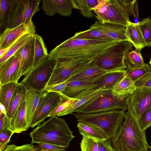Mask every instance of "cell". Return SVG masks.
Masks as SVG:
<instances>
[{
    "label": "cell",
    "instance_id": "cell-1",
    "mask_svg": "<svg viewBox=\"0 0 151 151\" xmlns=\"http://www.w3.org/2000/svg\"><path fill=\"white\" fill-rule=\"evenodd\" d=\"M110 141L115 151H147L145 131L129 111L116 135Z\"/></svg>",
    "mask_w": 151,
    "mask_h": 151
},
{
    "label": "cell",
    "instance_id": "cell-2",
    "mask_svg": "<svg viewBox=\"0 0 151 151\" xmlns=\"http://www.w3.org/2000/svg\"><path fill=\"white\" fill-rule=\"evenodd\" d=\"M29 134L32 144H49L67 148L75 137L65 120L56 115L38 126Z\"/></svg>",
    "mask_w": 151,
    "mask_h": 151
},
{
    "label": "cell",
    "instance_id": "cell-3",
    "mask_svg": "<svg viewBox=\"0 0 151 151\" xmlns=\"http://www.w3.org/2000/svg\"><path fill=\"white\" fill-rule=\"evenodd\" d=\"M73 114L78 122L96 127L104 132L108 139L116 135L126 117V113L122 110L92 114L76 112Z\"/></svg>",
    "mask_w": 151,
    "mask_h": 151
},
{
    "label": "cell",
    "instance_id": "cell-4",
    "mask_svg": "<svg viewBox=\"0 0 151 151\" xmlns=\"http://www.w3.org/2000/svg\"><path fill=\"white\" fill-rule=\"evenodd\" d=\"M112 89L104 90L98 96L79 108L76 112L92 114L118 110L125 111L127 110L131 93L115 95L113 94Z\"/></svg>",
    "mask_w": 151,
    "mask_h": 151
},
{
    "label": "cell",
    "instance_id": "cell-5",
    "mask_svg": "<svg viewBox=\"0 0 151 151\" xmlns=\"http://www.w3.org/2000/svg\"><path fill=\"white\" fill-rule=\"evenodd\" d=\"M56 62L55 59L48 57L26 73L20 83L25 89L43 92L53 73Z\"/></svg>",
    "mask_w": 151,
    "mask_h": 151
},
{
    "label": "cell",
    "instance_id": "cell-6",
    "mask_svg": "<svg viewBox=\"0 0 151 151\" xmlns=\"http://www.w3.org/2000/svg\"><path fill=\"white\" fill-rule=\"evenodd\" d=\"M133 46L128 41L118 42L94 60V63L100 68L109 72L125 70V58Z\"/></svg>",
    "mask_w": 151,
    "mask_h": 151
},
{
    "label": "cell",
    "instance_id": "cell-7",
    "mask_svg": "<svg viewBox=\"0 0 151 151\" xmlns=\"http://www.w3.org/2000/svg\"><path fill=\"white\" fill-rule=\"evenodd\" d=\"M91 10L98 21L118 24L126 27L131 22L129 15L119 0H98Z\"/></svg>",
    "mask_w": 151,
    "mask_h": 151
},
{
    "label": "cell",
    "instance_id": "cell-8",
    "mask_svg": "<svg viewBox=\"0 0 151 151\" xmlns=\"http://www.w3.org/2000/svg\"><path fill=\"white\" fill-rule=\"evenodd\" d=\"M118 42L111 40L88 48L56 52L50 51L48 57L53 59L64 58L73 61L95 60Z\"/></svg>",
    "mask_w": 151,
    "mask_h": 151
},
{
    "label": "cell",
    "instance_id": "cell-9",
    "mask_svg": "<svg viewBox=\"0 0 151 151\" xmlns=\"http://www.w3.org/2000/svg\"><path fill=\"white\" fill-rule=\"evenodd\" d=\"M41 1V0H16L7 28H12L21 24L33 22L32 17L40 10L39 5Z\"/></svg>",
    "mask_w": 151,
    "mask_h": 151
},
{
    "label": "cell",
    "instance_id": "cell-10",
    "mask_svg": "<svg viewBox=\"0 0 151 151\" xmlns=\"http://www.w3.org/2000/svg\"><path fill=\"white\" fill-rule=\"evenodd\" d=\"M54 59L56 60V64L47 86L67 81L91 61L89 60L73 61L64 58Z\"/></svg>",
    "mask_w": 151,
    "mask_h": 151
},
{
    "label": "cell",
    "instance_id": "cell-11",
    "mask_svg": "<svg viewBox=\"0 0 151 151\" xmlns=\"http://www.w3.org/2000/svg\"><path fill=\"white\" fill-rule=\"evenodd\" d=\"M62 94L45 91L43 93L29 127L33 128L41 124L58 105Z\"/></svg>",
    "mask_w": 151,
    "mask_h": 151
},
{
    "label": "cell",
    "instance_id": "cell-12",
    "mask_svg": "<svg viewBox=\"0 0 151 151\" xmlns=\"http://www.w3.org/2000/svg\"><path fill=\"white\" fill-rule=\"evenodd\" d=\"M151 107V88H136L130 94L127 110L137 120Z\"/></svg>",
    "mask_w": 151,
    "mask_h": 151
},
{
    "label": "cell",
    "instance_id": "cell-13",
    "mask_svg": "<svg viewBox=\"0 0 151 151\" xmlns=\"http://www.w3.org/2000/svg\"><path fill=\"white\" fill-rule=\"evenodd\" d=\"M126 70H122L109 72L103 75L94 83L95 86L84 91L76 99L100 89H112L126 76Z\"/></svg>",
    "mask_w": 151,
    "mask_h": 151
},
{
    "label": "cell",
    "instance_id": "cell-14",
    "mask_svg": "<svg viewBox=\"0 0 151 151\" xmlns=\"http://www.w3.org/2000/svg\"><path fill=\"white\" fill-rule=\"evenodd\" d=\"M35 27L33 22L21 24L12 28H7L1 34L0 50L11 45L25 34H35Z\"/></svg>",
    "mask_w": 151,
    "mask_h": 151
},
{
    "label": "cell",
    "instance_id": "cell-15",
    "mask_svg": "<svg viewBox=\"0 0 151 151\" xmlns=\"http://www.w3.org/2000/svg\"><path fill=\"white\" fill-rule=\"evenodd\" d=\"M34 35L14 54L18 57L20 63L19 80L32 68L34 55Z\"/></svg>",
    "mask_w": 151,
    "mask_h": 151
},
{
    "label": "cell",
    "instance_id": "cell-16",
    "mask_svg": "<svg viewBox=\"0 0 151 151\" xmlns=\"http://www.w3.org/2000/svg\"><path fill=\"white\" fill-rule=\"evenodd\" d=\"M20 63L15 54L0 64V86L12 82H18Z\"/></svg>",
    "mask_w": 151,
    "mask_h": 151
},
{
    "label": "cell",
    "instance_id": "cell-17",
    "mask_svg": "<svg viewBox=\"0 0 151 151\" xmlns=\"http://www.w3.org/2000/svg\"><path fill=\"white\" fill-rule=\"evenodd\" d=\"M42 8L47 16H52L58 14L68 17L72 14L73 8L70 0H43Z\"/></svg>",
    "mask_w": 151,
    "mask_h": 151
},
{
    "label": "cell",
    "instance_id": "cell-18",
    "mask_svg": "<svg viewBox=\"0 0 151 151\" xmlns=\"http://www.w3.org/2000/svg\"><path fill=\"white\" fill-rule=\"evenodd\" d=\"M109 72H110L102 69L97 66L95 64L94 60H93L73 74L67 80V81H96Z\"/></svg>",
    "mask_w": 151,
    "mask_h": 151
},
{
    "label": "cell",
    "instance_id": "cell-19",
    "mask_svg": "<svg viewBox=\"0 0 151 151\" xmlns=\"http://www.w3.org/2000/svg\"><path fill=\"white\" fill-rule=\"evenodd\" d=\"M29 127L27 119L24 93L19 106L12 118L10 119L8 129L14 133H19L27 130Z\"/></svg>",
    "mask_w": 151,
    "mask_h": 151
},
{
    "label": "cell",
    "instance_id": "cell-20",
    "mask_svg": "<svg viewBox=\"0 0 151 151\" xmlns=\"http://www.w3.org/2000/svg\"><path fill=\"white\" fill-rule=\"evenodd\" d=\"M109 41L92 40L71 37L56 46L51 51L56 52L88 48Z\"/></svg>",
    "mask_w": 151,
    "mask_h": 151
},
{
    "label": "cell",
    "instance_id": "cell-21",
    "mask_svg": "<svg viewBox=\"0 0 151 151\" xmlns=\"http://www.w3.org/2000/svg\"><path fill=\"white\" fill-rule=\"evenodd\" d=\"M93 24L113 40L129 42L126 35V27L122 25L110 23H103L98 20L96 21Z\"/></svg>",
    "mask_w": 151,
    "mask_h": 151
},
{
    "label": "cell",
    "instance_id": "cell-22",
    "mask_svg": "<svg viewBox=\"0 0 151 151\" xmlns=\"http://www.w3.org/2000/svg\"><path fill=\"white\" fill-rule=\"evenodd\" d=\"M43 92L25 89L24 95L27 119L29 127Z\"/></svg>",
    "mask_w": 151,
    "mask_h": 151
},
{
    "label": "cell",
    "instance_id": "cell-23",
    "mask_svg": "<svg viewBox=\"0 0 151 151\" xmlns=\"http://www.w3.org/2000/svg\"><path fill=\"white\" fill-rule=\"evenodd\" d=\"M96 81L67 82V86L62 93L68 97L76 99L87 90L95 86L94 83Z\"/></svg>",
    "mask_w": 151,
    "mask_h": 151
},
{
    "label": "cell",
    "instance_id": "cell-24",
    "mask_svg": "<svg viewBox=\"0 0 151 151\" xmlns=\"http://www.w3.org/2000/svg\"><path fill=\"white\" fill-rule=\"evenodd\" d=\"M126 36L129 42L136 49L140 50L146 46L140 29L137 23L130 22L126 27Z\"/></svg>",
    "mask_w": 151,
    "mask_h": 151
},
{
    "label": "cell",
    "instance_id": "cell-25",
    "mask_svg": "<svg viewBox=\"0 0 151 151\" xmlns=\"http://www.w3.org/2000/svg\"><path fill=\"white\" fill-rule=\"evenodd\" d=\"M34 34L30 33L25 34L21 36L11 45L0 50V64L13 55Z\"/></svg>",
    "mask_w": 151,
    "mask_h": 151
},
{
    "label": "cell",
    "instance_id": "cell-26",
    "mask_svg": "<svg viewBox=\"0 0 151 151\" xmlns=\"http://www.w3.org/2000/svg\"><path fill=\"white\" fill-rule=\"evenodd\" d=\"M77 127L79 133L83 136L95 139L98 142L107 139L106 133L99 128L80 122L78 123Z\"/></svg>",
    "mask_w": 151,
    "mask_h": 151
},
{
    "label": "cell",
    "instance_id": "cell-27",
    "mask_svg": "<svg viewBox=\"0 0 151 151\" xmlns=\"http://www.w3.org/2000/svg\"><path fill=\"white\" fill-rule=\"evenodd\" d=\"M15 2L16 0H0V28L2 32L7 28Z\"/></svg>",
    "mask_w": 151,
    "mask_h": 151
},
{
    "label": "cell",
    "instance_id": "cell-28",
    "mask_svg": "<svg viewBox=\"0 0 151 151\" xmlns=\"http://www.w3.org/2000/svg\"><path fill=\"white\" fill-rule=\"evenodd\" d=\"M74 38L92 40L111 41L113 40L108 37L101 30L93 24L89 29L76 33Z\"/></svg>",
    "mask_w": 151,
    "mask_h": 151
},
{
    "label": "cell",
    "instance_id": "cell-29",
    "mask_svg": "<svg viewBox=\"0 0 151 151\" xmlns=\"http://www.w3.org/2000/svg\"><path fill=\"white\" fill-rule=\"evenodd\" d=\"M34 36V60L31 69L37 66L43 60L47 58L49 55L42 38L37 34H35Z\"/></svg>",
    "mask_w": 151,
    "mask_h": 151
},
{
    "label": "cell",
    "instance_id": "cell-30",
    "mask_svg": "<svg viewBox=\"0 0 151 151\" xmlns=\"http://www.w3.org/2000/svg\"><path fill=\"white\" fill-rule=\"evenodd\" d=\"M74 9L80 10L83 17L88 18L95 17L91 9L98 4V0H70Z\"/></svg>",
    "mask_w": 151,
    "mask_h": 151
},
{
    "label": "cell",
    "instance_id": "cell-31",
    "mask_svg": "<svg viewBox=\"0 0 151 151\" xmlns=\"http://www.w3.org/2000/svg\"><path fill=\"white\" fill-rule=\"evenodd\" d=\"M103 90H104L100 89L78 98L77 99L78 100L75 102L57 116H63L76 112L79 108L88 101L98 96Z\"/></svg>",
    "mask_w": 151,
    "mask_h": 151
},
{
    "label": "cell",
    "instance_id": "cell-32",
    "mask_svg": "<svg viewBox=\"0 0 151 151\" xmlns=\"http://www.w3.org/2000/svg\"><path fill=\"white\" fill-rule=\"evenodd\" d=\"M25 90L24 87L18 82L6 110V115L10 119L12 118L19 106Z\"/></svg>",
    "mask_w": 151,
    "mask_h": 151
},
{
    "label": "cell",
    "instance_id": "cell-33",
    "mask_svg": "<svg viewBox=\"0 0 151 151\" xmlns=\"http://www.w3.org/2000/svg\"><path fill=\"white\" fill-rule=\"evenodd\" d=\"M18 83L10 82L0 86V103L5 107L6 111Z\"/></svg>",
    "mask_w": 151,
    "mask_h": 151
},
{
    "label": "cell",
    "instance_id": "cell-34",
    "mask_svg": "<svg viewBox=\"0 0 151 151\" xmlns=\"http://www.w3.org/2000/svg\"><path fill=\"white\" fill-rule=\"evenodd\" d=\"M136 89L134 83L126 76L112 89L115 95H124L131 93Z\"/></svg>",
    "mask_w": 151,
    "mask_h": 151
},
{
    "label": "cell",
    "instance_id": "cell-35",
    "mask_svg": "<svg viewBox=\"0 0 151 151\" xmlns=\"http://www.w3.org/2000/svg\"><path fill=\"white\" fill-rule=\"evenodd\" d=\"M140 52V50L135 49L129 52L125 60L126 68H138L146 64L143 60Z\"/></svg>",
    "mask_w": 151,
    "mask_h": 151
},
{
    "label": "cell",
    "instance_id": "cell-36",
    "mask_svg": "<svg viewBox=\"0 0 151 151\" xmlns=\"http://www.w3.org/2000/svg\"><path fill=\"white\" fill-rule=\"evenodd\" d=\"M126 75L134 83L148 73L151 72V68L147 64L137 68H126Z\"/></svg>",
    "mask_w": 151,
    "mask_h": 151
},
{
    "label": "cell",
    "instance_id": "cell-37",
    "mask_svg": "<svg viewBox=\"0 0 151 151\" xmlns=\"http://www.w3.org/2000/svg\"><path fill=\"white\" fill-rule=\"evenodd\" d=\"M141 32L146 46H151V19L147 18L137 23Z\"/></svg>",
    "mask_w": 151,
    "mask_h": 151
},
{
    "label": "cell",
    "instance_id": "cell-38",
    "mask_svg": "<svg viewBox=\"0 0 151 151\" xmlns=\"http://www.w3.org/2000/svg\"><path fill=\"white\" fill-rule=\"evenodd\" d=\"M78 100L62 94V98L58 105L50 114L48 117L57 115Z\"/></svg>",
    "mask_w": 151,
    "mask_h": 151
},
{
    "label": "cell",
    "instance_id": "cell-39",
    "mask_svg": "<svg viewBox=\"0 0 151 151\" xmlns=\"http://www.w3.org/2000/svg\"><path fill=\"white\" fill-rule=\"evenodd\" d=\"M124 7L128 14L135 18L139 17V9L137 1L136 0H119Z\"/></svg>",
    "mask_w": 151,
    "mask_h": 151
},
{
    "label": "cell",
    "instance_id": "cell-40",
    "mask_svg": "<svg viewBox=\"0 0 151 151\" xmlns=\"http://www.w3.org/2000/svg\"><path fill=\"white\" fill-rule=\"evenodd\" d=\"M98 141L83 136L80 143L81 151H98Z\"/></svg>",
    "mask_w": 151,
    "mask_h": 151
},
{
    "label": "cell",
    "instance_id": "cell-41",
    "mask_svg": "<svg viewBox=\"0 0 151 151\" xmlns=\"http://www.w3.org/2000/svg\"><path fill=\"white\" fill-rule=\"evenodd\" d=\"M141 129L144 131L151 125V107L142 113L137 119Z\"/></svg>",
    "mask_w": 151,
    "mask_h": 151
},
{
    "label": "cell",
    "instance_id": "cell-42",
    "mask_svg": "<svg viewBox=\"0 0 151 151\" xmlns=\"http://www.w3.org/2000/svg\"><path fill=\"white\" fill-rule=\"evenodd\" d=\"M14 133L6 129L0 132V151H3L10 141V138Z\"/></svg>",
    "mask_w": 151,
    "mask_h": 151
},
{
    "label": "cell",
    "instance_id": "cell-43",
    "mask_svg": "<svg viewBox=\"0 0 151 151\" xmlns=\"http://www.w3.org/2000/svg\"><path fill=\"white\" fill-rule=\"evenodd\" d=\"M36 148L31 143L17 146L14 144L8 145L3 151H36Z\"/></svg>",
    "mask_w": 151,
    "mask_h": 151
},
{
    "label": "cell",
    "instance_id": "cell-44",
    "mask_svg": "<svg viewBox=\"0 0 151 151\" xmlns=\"http://www.w3.org/2000/svg\"><path fill=\"white\" fill-rule=\"evenodd\" d=\"M135 88L141 87L151 88V72L134 83Z\"/></svg>",
    "mask_w": 151,
    "mask_h": 151
},
{
    "label": "cell",
    "instance_id": "cell-45",
    "mask_svg": "<svg viewBox=\"0 0 151 151\" xmlns=\"http://www.w3.org/2000/svg\"><path fill=\"white\" fill-rule=\"evenodd\" d=\"M39 149L45 151H64L67 149L65 147L54 145L40 143L38 144Z\"/></svg>",
    "mask_w": 151,
    "mask_h": 151
},
{
    "label": "cell",
    "instance_id": "cell-46",
    "mask_svg": "<svg viewBox=\"0 0 151 151\" xmlns=\"http://www.w3.org/2000/svg\"><path fill=\"white\" fill-rule=\"evenodd\" d=\"M68 82L67 81L62 83L55 85L48 86L46 87L45 91H50L58 92L60 93L64 90L67 86Z\"/></svg>",
    "mask_w": 151,
    "mask_h": 151
},
{
    "label": "cell",
    "instance_id": "cell-47",
    "mask_svg": "<svg viewBox=\"0 0 151 151\" xmlns=\"http://www.w3.org/2000/svg\"><path fill=\"white\" fill-rule=\"evenodd\" d=\"M98 151H115L111 146L109 139L98 142Z\"/></svg>",
    "mask_w": 151,
    "mask_h": 151
},
{
    "label": "cell",
    "instance_id": "cell-48",
    "mask_svg": "<svg viewBox=\"0 0 151 151\" xmlns=\"http://www.w3.org/2000/svg\"><path fill=\"white\" fill-rule=\"evenodd\" d=\"M9 119L6 115L0 113V132L8 129L9 124Z\"/></svg>",
    "mask_w": 151,
    "mask_h": 151
},
{
    "label": "cell",
    "instance_id": "cell-49",
    "mask_svg": "<svg viewBox=\"0 0 151 151\" xmlns=\"http://www.w3.org/2000/svg\"><path fill=\"white\" fill-rule=\"evenodd\" d=\"M0 113H3L6 115V111L5 107L2 104H0Z\"/></svg>",
    "mask_w": 151,
    "mask_h": 151
},
{
    "label": "cell",
    "instance_id": "cell-50",
    "mask_svg": "<svg viewBox=\"0 0 151 151\" xmlns=\"http://www.w3.org/2000/svg\"><path fill=\"white\" fill-rule=\"evenodd\" d=\"M147 151H151V146L148 145L147 147Z\"/></svg>",
    "mask_w": 151,
    "mask_h": 151
},
{
    "label": "cell",
    "instance_id": "cell-51",
    "mask_svg": "<svg viewBox=\"0 0 151 151\" xmlns=\"http://www.w3.org/2000/svg\"><path fill=\"white\" fill-rule=\"evenodd\" d=\"M36 151H43V150H40L39 149H37L36 148Z\"/></svg>",
    "mask_w": 151,
    "mask_h": 151
},
{
    "label": "cell",
    "instance_id": "cell-52",
    "mask_svg": "<svg viewBox=\"0 0 151 151\" xmlns=\"http://www.w3.org/2000/svg\"><path fill=\"white\" fill-rule=\"evenodd\" d=\"M149 63L150 64V67H151V59H150V62H149Z\"/></svg>",
    "mask_w": 151,
    "mask_h": 151
}]
</instances>
